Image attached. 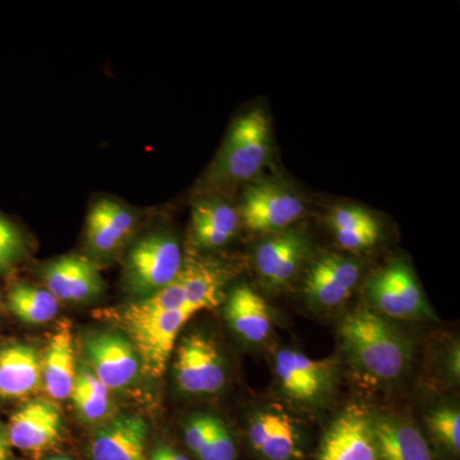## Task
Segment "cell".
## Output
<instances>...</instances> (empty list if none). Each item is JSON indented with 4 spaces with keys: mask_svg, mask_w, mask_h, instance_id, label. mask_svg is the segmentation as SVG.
<instances>
[{
    "mask_svg": "<svg viewBox=\"0 0 460 460\" xmlns=\"http://www.w3.org/2000/svg\"><path fill=\"white\" fill-rule=\"evenodd\" d=\"M87 367L109 392L127 389L141 375L140 359L126 338L119 332H100L84 343Z\"/></svg>",
    "mask_w": 460,
    "mask_h": 460,
    "instance_id": "7",
    "label": "cell"
},
{
    "mask_svg": "<svg viewBox=\"0 0 460 460\" xmlns=\"http://www.w3.org/2000/svg\"><path fill=\"white\" fill-rule=\"evenodd\" d=\"M11 456V444L7 434V428L0 423V460H9Z\"/></svg>",
    "mask_w": 460,
    "mask_h": 460,
    "instance_id": "31",
    "label": "cell"
},
{
    "mask_svg": "<svg viewBox=\"0 0 460 460\" xmlns=\"http://www.w3.org/2000/svg\"><path fill=\"white\" fill-rule=\"evenodd\" d=\"M275 374L290 398L298 402L320 401L332 385V366L293 349H283L275 359Z\"/></svg>",
    "mask_w": 460,
    "mask_h": 460,
    "instance_id": "12",
    "label": "cell"
},
{
    "mask_svg": "<svg viewBox=\"0 0 460 460\" xmlns=\"http://www.w3.org/2000/svg\"><path fill=\"white\" fill-rule=\"evenodd\" d=\"M429 428L432 434L458 454L460 449V414L454 408H441L429 414Z\"/></svg>",
    "mask_w": 460,
    "mask_h": 460,
    "instance_id": "28",
    "label": "cell"
},
{
    "mask_svg": "<svg viewBox=\"0 0 460 460\" xmlns=\"http://www.w3.org/2000/svg\"><path fill=\"white\" fill-rule=\"evenodd\" d=\"M71 399L84 423L98 425L111 413V392L87 366H80Z\"/></svg>",
    "mask_w": 460,
    "mask_h": 460,
    "instance_id": "25",
    "label": "cell"
},
{
    "mask_svg": "<svg viewBox=\"0 0 460 460\" xmlns=\"http://www.w3.org/2000/svg\"><path fill=\"white\" fill-rule=\"evenodd\" d=\"M25 238L21 230L0 214V272L7 274L25 255Z\"/></svg>",
    "mask_w": 460,
    "mask_h": 460,
    "instance_id": "27",
    "label": "cell"
},
{
    "mask_svg": "<svg viewBox=\"0 0 460 460\" xmlns=\"http://www.w3.org/2000/svg\"><path fill=\"white\" fill-rule=\"evenodd\" d=\"M162 458L164 460H189L186 456L168 447V445H160L156 447Z\"/></svg>",
    "mask_w": 460,
    "mask_h": 460,
    "instance_id": "32",
    "label": "cell"
},
{
    "mask_svg": "<svg viewBox=\"0 0 460 460\" xmlns=\"http://www.w3.org/2000/svg\"><path fill=\"white\" fill-rule=\"evenodd\" d=\"M148 460H164L162 458V456H160V453L157 452V449L154 450L153 453H151L150 459Z\"/></svg>",
    "mask_w": 460,
    "mask_h": 460,
    "instance_id": "33",
    "label": "cell"
},
{
    "mask_svg": "<svg viewBox=\"0 0 460 460\" xmlns=\"http://www.w3.org/2000/svg\"><path fill=\"white\" fill-rule=\"evenodd\" d=\"M217 417L199 414L192 417L184 426V440L190 452L198 454L213 431Z\"/></svg>",
    "mask_w": 460,
    "mask_h": 460,
    "instance_id": "30",
    "label": "cell"
},
{
    "mask_svg": "<svg viewBox=\"0 0 460 460\" xmlns=\"http://www.w3.org/2000/svg\"><path fill=\"white\" fill-rule=\"evenodd\" d=\"M270 154V123L265 113L256 109L233 124L211 169L210 181L229 186L253 180L268 164Z\"/></svg>",
    "mask_w": 460,
    "mask_h": 460,
    "instance_id": "2",
    "label": "cell"
},
{
    "mask_svg": "<svg viewBox=\"0 0 460 460\" xmlns=\"http://www.w3.org/2000/svg\"><path fill=\"white\" fill-rule=\"evenodd\" d=\"M230 328L250 343H262L270 334L269 305L252 288L239 286L233 290L226 305Z\"/></svg>",
    "mask_w": 460,
    "mask_h": 460,
    "instance_id": "20",
    "label": "cell"
},
{
    "mask_svg": "<svg viewBox=\"0 0 460 460\" xmlns=\"http://www.w3.org/2000/svg\"><path fill=\"white\" fill-rule=\"evenodd\" d=\"M339 337L352 361L372 377L394 380L410 365L407 339L370 310L348 314L339 326Z\"/></svg>",
    "mask_w": 460,
    "mask_h": 460,
    "instance_id": "1",
    "label": "cell"
},
{
    "mask_svg": "<svg viewBox=\"0 0 460 460\" xmlns=\"http://www.w3.org/2000/svg\"><path fill=\"white\" fill-rule=\"evenodd\" d=\"M41 385V358L35 347L12 343L0 347V399H23Z\"/></svg>",
    "mask_w": 460,
    "mask_h": 460,
    "instance_id": "16",
    "label": "cell"
},
{
    "mask_svg": "<svg viewBox=\"0 0 460 460\" xmlns=\"http://www.w3.org/2000/svg\"><path fill=\"white\" fill-rule=\"evenodd\" d=\"M305 253V239L301 233H281L257 248V271L271 286H281L296 274Z\"/></svg>",
    "mask_w": 460,
    "mask_h": 460,
    "instance_id": "19",
    "label": "cell"
},
{
    "mask_svg": "<svg viewBox=\"0 0 460 460\" xmlns=\"http://www.w3.org/2000/svg\"><path fill=\"white\" fill-rule=\"evenodd\" d=\"M374 429L380 460H434L423 436L407 420L377 417Z\"/></svg>",
    "mask_w": 460,
    "mask_h": 460,
    "instance_id": "21",
    "label": "cell"
},
{
    "mask_svg": "<svg viewBox=\"0 0 460 460\" xmlns=\"http://www.w3.org/2000/svg\"><path fill=\"white\" fill-rule=\"evenodd\" d=\"M41 358V384L54 401L71 398L77 365H75L74 332L68 320H62L51 332Z\"/></svg>",
    "mask_w": 460,
    "mask_h": 460,
    "instance_id": "14",
    "label": "cell"
},
{
    "mask_svg": "<svg viewBox=\"0 0 460 460\" xmlns=\"http://www.w3.org/2000/svg\"><path fill=\"white\" fill-rule=\"evenodd\" d=\"M366 296L378 313L394 319H434L419 280L411 266L395 261L375 274L366 287Z\"/></svg>",
    "mask_w": 460,
    "mask_h": 460,
    "instance_id": "5",
    "label": "cell"
},
{
    "mask_svg": "<svg viewBox=\"0 0 460 460\" xmlns=\"http://www.w3.org/2000/svg\"><path fill=\"white\" fill-rule=\"evenodd\" d=\"M8 308L23 323L41 325L57 316L59 302L45 288L16 284L9 290Z\"/></svg>",
    "mask_w": 460,
    "mask_h": 460,
    "instance_id": "26",
    "label": "cell"
},
{
    "mask_svg": "<svg viewBox=\"0 0 460 460\" xmlns=\"http://www.w3.org/2000/svg\"><path fill=\"white\" fill-rule=\"evenodd\" d=\"M253 449L269 460H292L299 456L295 422L280 411L256 414L248 429Z\"/></svg>",
    "mask_w": 460,
    "mask_h": 460,
    "instance_id": "18",
    "label": "cell"
},
{
    "mask_svg": "<svg viewBox=\"0 0 460 460\" xmlns=\"http://www.w3.org/2000/svg\"><path fill=\"white\" fill-rule=\"evenodd\" d=\"M146 420L136 414H119L91 438L90 460H147Z\"/></svg>",
    "mask_w": 460,
    "mask_h": 460,
    "instance_id": "13",
    "label": "cell"
},
{
    "mask_svg": "<svg viewBox=\"0 0 460 460\" xmlns=\"http://www.w3.org/2000/svg\"><path fill=\"white\" fill-rule=\"evenodd\" d=\"M172 372L178 387L187 394H214L223 389L226 380V362L219 347L202 334L181 341Z\"/></svg>",
    "mask_w": 460,
    "mask_h": 460,
    "instance_id": "6",
    "label": "cell"
},
{
    "mask_svg": "<svg viewBox=\"0 0 460 460\" xmlns=\"http://www.w3.org/2000/svg\"><path fill=\"white\" fill-rule=\"evenodd\" d=\"M63 426L62 411L53 402L32 399L9 419V444L21 452L42 454L60 443Z\"/></svg>",
    "mask_w": 460,
    "mask_h": 460,
    "instance_id": "10",
    "label": "cell"
},
{
    "mask_svg": "<svg viewBox=\"0 0 460 460\" xmlns=\"http://www.w3.org/2000/svg\"><path fill=\"white\" fill-rule=\"evenodd\" d=\"M45 460H71L68 458V456H53V458H48Z\"/></svg>",
    "mask_w": 460,
    "mask_h": 460,
    "instance_id": "34",
    "label": "cell"
},
{
    "mask_svg": "<svg viewBox=\"0 0 460 460\" xmlns=\"http://www.w3.org/2000/svg\"><path fill=\"white\" fill-rule=\"evenodd\" d=\"M45 289L58 302L83 304L102 295L104 280L98 266L84 256L69 255L48 262L41 269Z\"/></svg>",
    "mask_w": 460,
    "mask_h": 460,
    "instance_id": "11",
    "label": "cell"
},
{
    "mask_svg": "<svg viewBox=\"0 0 460 460\" xmlns=\"http://www.w3.org/2000/svg\"><path fill=\"white\" fill-rule=\"evenodd\" d=\"M359 272L361 269L353 260L337 255L323 257L314 263L305 279V296L320 307H337L352 295Z\"/></svg>",
    "mask_w": 460,
    "mask_h": 460,
    "instance_id": "15",
    "label": "cell"
},
{
    "mask_svg": "<svg viewBox=\"0 0 460 460\" xmlns=\"http://www.w3.org/2000/svg\"><path fill=\"white\" fill-rule=\"evenodd\" d=\"M304 213V201L292 190L274 181H260L244 193L239 219L251 232H277Z\"/></svg>",
    "mask_w": 460,
    "mask_h": 460,
    "instance_id": "8",
    "label": "cell"
},
{
    "mask_svg": "<svg viewBox=\"0 0 460 460\" xmlns=\"http://www.w3.org/2000/svg\"><path fill=\"white\" fill-rule=\"evenodd\" d=\"M183 259L177 239L155 233L140 239L129 251L124 283L131 295L142 299L169 286L180 275Z\"/></svg>",
    "mask_w": 460,
    "mask_h": 460,
    "instance_id": "4",
    "label": "cell"
},
{
    "mask_svg": "<svg viewBox=\"0 0 460 460\" xmlns=\"http://www.w3.org/2000/svg\"><path fill=\"white\" fill-rule=\"evenodd\" d=\"M195 314L190 308L141 314L133 311L129 305L114 314L118 325L137 353L141 375L151 380H157L164 375L178 335Z\"/></svg>",
    "mask_w": 460,
    "mask_h": 460,
    "instance_id": "3",
    "label": "cell"
},
{
    "mask_svg": "<svg viewBox=\"0 0 460 460\" xmlns=\"http://www.w3.org/2000/svg\"><path fill=\"white\" fill-rule=\"evenodd\" d=\"M135 226V217L128 208L111 199H102L91 208L87 217V246L100 256L115 252Z\"/></svg>",
    "mask_w": 460,
    "mask_h": 460,
    "instance_id": "17",
    "label": "cell"
},
{
    "mask_svg": "<svg viewBox=\"0 0 460 460\" xmlns=\"http://www.w3.org/2000/svg\"><path fill=\"white\" fill-rule=\"evenodd\" d=\"M316 460H380L374 417L358 405L341 411L323 436Z\"/></svg>",
    "mask_w": 460,
    "mask_h": 460,
    "instance_id": "9",
    "label": "cell"
},
{
    "mask_svg": "<svg viewBox=\"0 0 460 460\" xmlns=\"http://www.w3.org/2000/svg\"><path fill=\"white\" fill-rule=\"evenodd\" d=\"M339 246L348 251L366 250L376 244L380 226L368 211L356 206L335 208L330 217Z\"/></svg>",
    "mask_w": 460,
    "mask_h": 460,
    "instance_id": "24",
    "label": "cell"
},
{
    "mask_svg": "<svg viewBox=\"0 0 460 460\" xmlns=\"http://www.w3.org/2000/svg\"><path fill=\"white\" fill-rule=\"evenodd\" d=\"M187 305L195 311L211 310L220 304L224 284L223 272L208 262L189 261L181 266L180 275Z\"/></svg>",
    "mask_w": 460,
    "mask_h": 460,
    "instance_id": "23",
    "label": "cell"
},
{
    "mask_svg": "<svg viewBox=\"0 0 460 460\" xmlns=\"http://www.w3.org/2000/svg\"><path fill=\"white\" fill-rule=\"evenodd\" d=\"M239 214L222 199H205L193 208L192 232L195 243L217 248L228 243L238 229Z\"/></svg>",
    "mask_w": 460,
    "mask_h": 460,
    "instance_id": "22",
    "label": "cell"
},
{
    "mask_svg": "<svg viewBox=\"0 0 460 460\" xmlns=\"http://www.w3.org/2000/svg\"><path fill=\"white\" fill-rule=\"evenodd\" d=\"M237 449L232 435L219 419L215 422L213 431L208 436L204 447L199 450L196 456L199 460H234Z\"/></svg>",
    "mask_w": 460,
    "mask_h": 460,
    "instance_id": "29",
    "label": "cell"
}]
</instances>
